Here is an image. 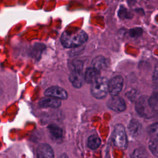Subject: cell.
I'll use <instances>...</instances> for the list:
<instances>
[{"label": "cell", "instance_id": "5bb4252c", "mask_svg": "<svg viewBox=\"0 0 158 158\" xmlns=\"http://www.w3.org/2000/svg\"><path fill=\"white\" fill-rule=\"evenodd\" d=\"M147 131L151 141L158 142V123L149 125L147 128Z\"/></svg>", "mask_w": 158, "mask_h": 158}, {"label": "cell", "instance_id": "8992f818", "mask_svg": "<svg viewBox=\"0 0 158 158\" xmlns=\"http://www.w3.org/2000/svg\"><path fill=\"white\" fill-rule=\"evenodd\" d=\"M123 79L122 77L117 75L109 81L108 91L112 96H118L122 89Z\"/></svg>", "mask_w": 158, "mask_h": 158}, {"label": "cell", "instance_id": "44dd1931", "mask_svg": "<svg viewBox=\"0 0 158 158\" xmlns=\"http://www.w3.org/2000/svg\"><path fill=\"white\" fill-rule=\"evenodd\" d=\"M149 147L150 150L154 154H158V142L151 140L149 143Z\"/></svg>", "mask_w": 158, "mask_h": 158}, {"label": "cell", "instance_id": "ba28073f", "mask_svg": "<svg viewBox=\"0 0 158 158\" xmlns=\"http://www.w3.org/2000/svg\"><path fill=\"white\" fill-rule=\"evenodd\" d=\"M46 96L52 97L59 99H66L67 98V93L66 91L59 86H51L48 88L44 92Z\"/></svg>", "mask_w": 158, "mask_h": 158}, {"label": "cell", "instance_id": "52a82bcc", "mask_svg": "<svg viewBox=\"0 0 158 158\" xmlns=\"http://www.w3.org/2000/svg\"><path fill=\"white\" fill-rule=\"evenodd\" d=\"M107 107L115 111L122 112L126 109V104L123 99L118 96H112L107 103Z\"/></svg>", "mask_w": 158, "mask_h": 158}, {"label": "cell", "instance_id": "2e32d148", "mask_svg": "<svg viewBox=\"0 0 158 158\" xmlns=\"http://www.w3.org/2000/svg\"><path fill=\"white\" fill-rule=\"evenodd\" d=\"M149 103L155 112H158V92L154 93L148 98Z\"/></svg>", "mask_w": 158, "mask_h": 158}, {"label": "cell", "instance_id": "d6986e66", "mask_svg": "<svg viewBox=\"0 0 158 158\" xmlns=\"http://www.w3.org/2000/svg\"><path fill=\"white\" fill-rule=\"evenodd\" d=\"M132 158H147V153L143 149H135L132 154Z\"/></svg>", "mask_w": 158, "mask_h": 158}, {"label": "cell", "instance_id": "6da1fadb", "mask_svg": "<svg viewBox=\"0 0 158 158\" xmlns=\"http://www.w3.org/2000/svg\"><path fill=\"white\" fill-rule=\"evenodd\" d=\"M88 35L82 30L78 28H71L65 30L61 37L60 41L65 48H75L85 43Z\"/></svg>", "mask_w": 158, "mask_h": 158}, {"label": "cell", "instance_id": "3957f363", "mask_svg": "<svg viewBox=\"0 0 158 158\" xmlns=\"http://www.w3.org/2000/svg\"><path fill=\"white\" fill-rule=\"evenodd\" d=\"M113 142L115 146L120 149H125L127 146V137L124 127L122 124H117L113 131Z\"/></svg>", "mask_w": 158, "mask_h": 158}, {"label": "cell", "instance_id": "30bf717a", "mask_svg": "<svg viewBox=\"0 0 158 158\" xmlns=\"http://www.w3.org/2000/svg\"><path fill=\"white\" fill-rule=\"evenodd\" d=\"M100 77V71L92 67L86 69L85 73V80L88 83L93 84Z\"/></svg>", "mask_w": 158, "mask_h": 158}, {"label": "cell", "instance_id": "ac0fdd59", "mask_svg": "<svg viewBox=\"0 0 158 158\" xmlns=\"http://www.w3.org/2000/svg\"><path fill=\"white\" fill-rule=\"evenodd\" d=\"M118 16L121 19H131L133 17L132 14L123 6H120L118 9Z\"/></svg>", "mask_w": 158, "mask_h": 158}, {"label": "cell", "instance_id": "8fae6325", "mask_svg": "<svg viewBox=\"0 0 158 158\" xmlns=\"http://www.w3.org/2000/svg\"><path fill=\"white\" fill-rule=\"evenodd\" d=\"M40 106L43 107H52L56 108L60 106L61 102L59 99L47 96L46 98H43L40 101Z\"/></svg>", "mask_w": 158, "mask_h": 158}, {"label": "cell", "instance_id": "ffe728a7", "mask_svg": "<svg viewBox=\"0 0 158 158\" xmlns=\"http://www.w3.org/2000/svg\"><path fill=\"white\" fill-rule=\"evenodd\" d=\"M142 34H143V30L141 28H139V27L131 28L129 31V35L131 37H133V38L140 36H141Z\"/></svg>", "mask_w": 158, "mask_h": 158}, {"label": "cell", "instance_id": "277c9868", "mask_svg": "<svg viewBox=\"0 0 158 158\" xmlns=\"http://www.w3.org/2000/svg\"><path fill=\"white\" fill-rule=\"evenodd\" d=\"M135 109L141 117L148 118L152 117L154 112L149 103L148 98L146 96L138 99L135 105Z\"/></svg>", "mask_w": 158, "mask_h": 158}, {"label": "cell", "instance_id": "603a6c76", "mask_svg": "<svg viewBox=\"0 0 158 158\" xmlns=\"http://www.w3.org/2000/svg\"><path fill=\"white\" fill-rule=\"evenodd\" d=\"M59 158H69V157H68V156L66 154L64 153V154H61Z\"/></svg>", "mask_w": 158, "mask_h": 158}, {"label": "cell", "instance_id": "4fadbf2b", "mask_svg": "<svg viewBox=\"0 0 158 158\" xmlns=\"http://www.w3.org/2000/svg\"><path fill=\"white\" fill-rule=\"evenodd\" d=\"M92 64H93V68H94L99 71L102 69H105L107 65L106 59L101 56L95 57L93 60Z\"/></svg>", "mask_w": 158, "mask_h": 158}, {"label": "cell", "instance_id": "e0dca14e", "mask_svg": "<svg viewBox=\"0 0 158 158\" xmlns=\"http://www.w3.org/2000/svg\"><path fill=\"white\" fill-rule=\"evenodd\" d=\"M49 130L51 135L56 139H60L62 136V130L59 127L55 125L49 127Z\"/></svg>", "mask_w": 158, "mask_h": 158}, {"label": "cell", "instance_id": "5b68a950", "mask_svg": "<svg viewBox=\"0 0 158 158\" xmlns=\"http://www.w3.org/2000/svg\"><path fill=\"white\" fill-rule=\"evenodd\" d=\"M84 80L85 74H83L82 64L80 62L77 61L73 64V69L70 76V80L75 87L80 88Z\"/></svg>", "mask_w": 158, "mask_h": 158}, {"label": "cell", "instance_id": "9c48e42d", "mask_svg": "<svg viewBox=\"0 0 158 158\" xmlns=\"http://www.w3.org/2000/svg\"><path fill=\"white\" fill-rule=\"evenodd\" d=\"M38 158H54V152L51 147L46 143L40 144L36 148Z\"/></svg>", "mask_w": 158, "mask_h": 158}, {"label": "cell", "instance_id": "7402d4cb", "mask_svg": "<svg viewBox=\"0 0 158 158\" xmlns=\"http://www.w3.org/2000/svg\"><path fill=\"white\" fill-rule=\"evenodd\" d=\"M152 79L154 83H158V64L156 65L154 71L153 72V75H152Z\"/></svg>", "mask_w": 158, "mask_h": 158}, {"label": "cell", "instance_id": "7c38bea8", "mask_svg": "<svg viewBox=\"0 0 158 158\" xmlns=\"http://www.w3.org/2000/svg\"><path fill=\"white\" fill-rule=\"evenodd\" d=\"M128 130L130 135L135 137L139 135L141 130V125L136 119H132L128 123Z\"/></svg>", "mask_w": 158, "mask_h": 158}, {"label": "cell", "instance_id": "7a4b0ae2", "mask_svg": "<svg viewBox=\"0 0 158 158\" xmlns=\"http://www.w3.org/2000/svg\"><path fill=\"white\" fill-rule=\"evenodd\" d=\"M108 83L106 78L99 77L92 84L91 88L92 95L97 99L104 98L108 92Z\"/></svg>", "mask_w": 158, "mask_h": 158}, {"label": "cell", "instance_id": "9a60e30c", "mask_svg": "<svg viewBox=\"0 0 158 158\" xmlns=\"http://www.w3.org/2000/svg\"><path fill=\"white\" fill-rule=\"evenodd\" d=\"M101 143V139L95 135L90 136L88 139V146L91 149H96L99 148Z\"/></svg>", "mask_w": 158, "mask_h": 158}]
</instances>
